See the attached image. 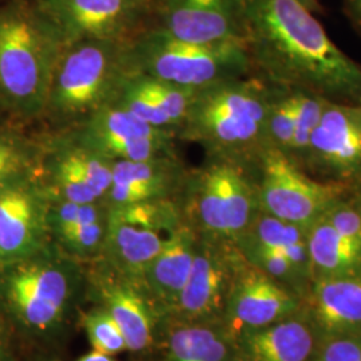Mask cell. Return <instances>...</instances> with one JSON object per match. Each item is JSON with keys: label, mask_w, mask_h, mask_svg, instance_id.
Returning <instances> with one entry per match:
<instances>
[{"label": "cell", "mask_w": 361, "mask_h": 361, "mask_svg": "<svg viewBox=\"0 0 361 361\" xmlns=\"http://www.w3.org/2000/svg\"><path fill=\"white\" fill-rule=\"evenodd\" d=\"M246 43L273 82L331 98H361V67L300 0H245Z\"/></svg>", "instance_id": "obj_1"}, {"label": "cell", "mask_w": 361, "mask_h": 361, "mask_svg": "<svg viewBox=\"0 0 361 361\" xmlns=\"http://www.w3.org/2000/svg\"><path fill=\"white\" fill-rule=\"evenodd\" d=\"M274 92L255 79L233 78L195 91L183 135L224 158L267 146V118Z\"/></svg>", "instance_id": "obj_2"}, {"label": "cell", "mask_w": 361, "mask_h": 361, "mask_svg": "<svg viewBox=\"0 0 361 361\" xmlns=\"http://www.w3.org/2000/svg\"><path fill=\"white\" fill-rule=\"evenodd\" d=\"M62 44L35 8H0V95L16 113L46 110Z\"/></svg>", "instance_id": "obj_3"}, {"label": "cell", "mask_w": 361, "mask_h": 361, "mask_svg": "<svg viewBox=\"0 0 361 361\" xmlns=\"http://www.w3.org/2000/svg\"><path fill=\"white\" fill-rule=\"evenodd\" d=\"M125 58L129 74L201 90L241 77L250 55L244 40L193 43L173 38L155 28L126 43Z\"/></svg>", "instance_id": "obj_4"}, {"label": "cell", "mask_w": 361, "mask_h": 361, "mask_svg": "<svg viewBox=\"0 0 361 361\" xmlns=\"http://www.w3.org/2000/svg\"><path fill=\"white\" fill-rule=\"evenodd\" d=\"M126 42L82 40L59 52L46 109L59 119H86L113 104L128 73Z\"/></svg>", "instance_id": "obj_5"}, {"label": "cell", "mask_w": 361, "mask_h": 361, "mask_svg": "<svg viewBox=\"0 0 361 361\" xmlns=\"http://www.w3.org/2000/svg\"><path fill=\"white\" fill-rule=\"evenodd\" d=\"M258 198L267 214L308 231L340 197L335 183L310 178L289 155L264 146L259 150Z\"/></svg>", "instance_id": "obj_6"}, {"label": "cell", "mask_w": 361, "mask_h": 361, "mask_svg": "<svg viewBox=\"0 0 361 361\" xmlns=\"http://www.w3.org/2000/svg\"><path fill=\"white\" fill-rule=\"evenodd\" d=\"M149 6L150 0H37L34 8L66 47L82 40L125 42Z\"/></svg>", "instance_id": "obj_7"}, {"label": "cell", "mask_w": 361, "mask_h": 361, "mask_svg": "<svg viewBox=\"0 0 361 361\" xmlns=\"http://www.w3.org/2000/svg\"><path fill=\"white\" fill-rule=\"evenodd\" d=\"M174 207L146 201L111 207L104 240L113 258L131 271H146L159 252L178 231Z\"/></svg>", "instance_id": "obj_8"}, {"label": "cell", "mask_w": 361, "mask_h": 361, "mask_svg": "<svg viewBox=\"0 0 361 361\" xmlns=\"http://www.w3.org/2000/svg\"><path fill=\"white\" fill-rule=\"evenodd\" d=\"M256 193L243 168L224 158L202 170L197 180V210L209 232L232 237L252 224Z\"/></svg>", "instance_id": "obj_9"}, {"label": "cell", "mask_w": 361, "mask_h": 361, "mask_svg": "<svg viewBox=\"0 0 361 361\" xmlns=\"http://www.w3.org/2000/svg\"><path fill=\"white\" fill-rule=\"evenodd\" d=\"M166 129H158L114 104H106L85 119L79 146L106 159L147 161L168 157Z\"/></svg>", "instance_id": "obj_10"}, {"label": "cell", "mask_w": 361, "mask_h": 361, "mask_svg": "<svg viewBox=\"0 0 361 361\" xmlns=\"http://www.w3.org/2000/svg\"><path fill=\"white\" fill-rule=\"evenodd\" d=\"M161 31L193 43L246 42L245 0H158Z\"/></svg>", "instance_id": "obj_11"}, {"label": "cell", "mask_w": 361, "mask_h": 361, "mask_svg": "<svg viewBox=\"0 0 361 361\" xmlns=\"http://www.w3.org/2000/svg\"><path fill=\"white\" fill-rule=\"evenodd\" d=\"M308 166L337 180L361 176V104L329 101L302 158Z\"/></svg>", "instance_id": "obj_12"}, {"label": "cell", "mask_w": 361, "mask_h": 361, "mask_svg": "<svg viewBox=\"0 0 361 361\" xmlns=\"http://www.w3.org/2000/svg\"><path fill=\"white\" fill-rule=\"evenodd\" d=\"M68 292L65 274L51 267L30 265L13 271L8 297L28 325L47 328L61 316Z\"/></svg>", "instance_id": "obj_13"}, {"label": "cell", "mask_w": 361, "mask_h": 361, "mask_svg": "<svg viewBox=\"0 0 361 361\" xmlns=\"http://www.w3.org/2000/svg\"><path fill=\"white\" fill-rule=\"evenodd\" d=\"M40 210L25 186L0 188V258L25 257L38 245Z\"/></svg>", "instance_id": "obj_14"}, {"label": "cell", "mask_w": 361, "mask_h": 361, "mask_svg": "<svg viewBox=\"0 0 361 361\" xmlns=\"http://www.w3.org/2000/svg\"><path fill=\"white\" fill-rule=\"evenodd\" d=\"M177 169L170 157L116 161L113 162V182L107 195L113 207L154 201L168 192L177 177Z\"/></svg>", "instance_id": "obj_15"}, {"label": "cell", "mask_w": 361, "mask_h": 361, "mask_svg": "<svg viewBox=\"0 0 361 361\" xmlns=\"http://www.w3.org/2000/svg\"><path fill=\"white\" fill-rule=\"evenodd\" d=\"M313 308L329 332L361 335V280L324 277L313 289Z\"/></svg>", "instance_id": "obj_16"}, {"label": "cell", "mask_w": 361, "mask_h": 361, "mask_svg": "<svg viewBox=\"0 0 361 361\" xmlns=\"http://www.w3.org/2000/svg\"><path fill=\"white\" fill-rule=\"evenodd\" d=\"M295 310V301L281 288L259 273L240 283L234 300V319L246 326H265Z\"/></svg>", "instance_id": "obj_17"}, {"label": "cell", "mask_w": 361, "mask_h": 361, "mask_svg": "<svg viewBox=\"0 0 361 361\" xmlns=\"http://www.w3.org/2000/svg\"><path fill=\"white\" fill-rule=\"evenodd\" d=\"M197 246L192 232L180 226L146 269L150 284L164 298H177L193 268Z\"/></svg>", "instance_id": "obj_18"}, {"label": "cell", "mask_w": 361, "mask_h": 361, "mask_svg": "<svg viewBox=\"0 0 361 361\" xmlns=\"http://www.w3.org/2000/svg\"><path fill=\"white\" fill-rule=\"evenodd\" d=\"M310 265L325 277H343L361 264V250L343 238L323 216L307 231Z\"/></svg>", "instance_id": "obj_19"}, {"label": "cell", "mask_w": 361, "mask_h": 361, "mask_svg": "<svg viewBox=\"0 0 361 361\" xmlns=\"http://www.w3.org/2000/svg\"><path fill=\"white\" fill-rule=\"evenodd\" d=\"M224 271L217 256L209 250H195L193 268L177 297L180 308L190 314H205L219 302Z\"/></svg>", "instance_id": "obj_20"}, {"label": "cell", "mask_w": 361, "mask_h": 361, "mask_svg": "<svg viewBox=\"0 0 361 361\" xmlns=\"http://www.w3.org/2000/svg\"><path fill=\"white\" fill-rule=\"evenodd\" d=\"M313 348L310 329L297 322H285L249 338L256 361H305Z\"/></svg>", "instance_id": "obj_21"}, {"label": "cell", "mask_w": 361, "mask_h": 361, "mask_svg": "<svg viewBox=\"0 0 361 361\" xmlns=\"http://www.w3.org/2000/svg\"><path fill=\"white\" fill-rule=\"evenodd\" d=\"M110 316L125 338L126 348L138 352L152 341V323L142 300L125 288H111L106 292Z\"/></svg>", "instance_id": "obj_22"}, {"label": "cell", "mask_w": 361, "mask_h": 361, "mask_svg": "<svg viewBox=\"0 0 361 361\" xmlns=\"http://www.w3.org/2000/svg\"><path fill=\"white\" fill-rule=\"evenodd\" d=\"M289 97L293 110L295 133L288 155L297 162V158L302 159L307 153L310 137L317 128L324 110L331 99L308 91L293 90V92H289Z\"/></svg>", "instance_id": "obj_23"}, {"label": "cell", "mask_w": 361, "mask_h": 361, "mask_svg": "<svg viewBox=\"0 0 361 361\" xmlns=\"http://www.w3.org/2000/svg\"><path fill=\"white\" fill-rule=\"evenodd\" d=\"M226 348L207 328H183L170 338L171 361H224Z\"/></svg>", "instance_id": "obj_24"}, {"label": "cell", "mask_w": 361, "mask_h": 361, "mask_svg": "<svg viewBox=\"0 0 361 361\" xmlns=\"http://www.w3.org/2000/svg\"><path fill=\"white\" fill-rule=\"evenodd\" d=\"M140 79L143 90L149 92L158 106L169 116L171 126L182 125L197 90L183 89L168 82L134 74Z\"/></svg>", "instance_id": "obj_25"}, {"label": "cell", "mask_w": 361, "mask_h": 361, "mask_svg": "<svg viewBox=\"0 0 361 361\" xmlns=\"http://www.w3.org/2000/svg\"><path fill=\"white\" fill-rule=\"evenodd\" d=\"M295 133L293 110L289 92L274 95L267 118V145L289 154Z\"/></svg>", "instance_id": "obj_26"}, {"label": "cell", "mask_w": 361, "mask_h": 361, "mask_svg": "<svg viewBox=\"0 0 361 361\" xmlns=\"http://www.w3.org/2000/svg\"><path fill=\"white\" fill-rule=\"evenodd\" d=\"M253 241L284 252L290 246L305 243L307 231L265 213L256 221Z\"/></svg>", "instance_id": "obj_27"}, {"label": "cell", "mask_w": 361, "mask_h": 361, "mask_svg": "<svg viewBox=\"0 0 361 361\" xmlns=\"http://www.w3.org/2000/svg\"><path fill=\"white\" fill-rule=\"evenodd\" d=\"M83 324L94 350L114 356L128 349L123 336L109 312H92L85 317Z\"/></svg>", "instance_id": "obj_28"}, {"label": "cell", "mask_w": 361, "mask_h": 361, "mask_svg": "<svg viewBox=\"0 0 361 361\" xmlns=\"http://www.w3.org/2000/svg\"><path fill=\"white\" fill-rule=\"evenodd\" d=\"M52 174L59 192L67 201L83 205L99 200L82 174L61 153L52 164Z\"/></svg>", "instance_id": "obj_29"}, {"label": "cell", "mask_w": 361, "mask_h": 361, "mask_svg": "<svg viewBox=\"0 0 361 361\" xmlns=\"http://www.w3.org/2000/svg\"><path fill=\"white\" fill-rule=\"evenodd\" d=\"M336 232L361 250V209L340 198L323 214Z\"/></svg>", "instance_id": "obj_30"}, {"label": "cell", "mask_w": 361, "mask_h": 361, "mask_svg": "<svg viewBox=\"0 0 361 361\" xmlns=\"http://www.w3.org/2000/svg\"><path fill=\"white\" fill-rule=\"evenodd\" d=\"M253 241V240H252ZM252 252L258 264L262 267L264 271L276 277H290L297 273L290 261L285 257L281 250L273 249L269 246L261 245L256 241L252 243Z\"/></svg>", "instance_id": "obj_31"}, {"label": "cell", "mask_w": 361, "mask_h": 361, "mask_svg": "<svg viewBox=\"0 0 361 361\" xmlns=\"http://www.w3.org/2000/svg\"><path fill=\"white\" fill-rule=\"evenodd\" d=\"M106 234V226L102 219L90 224L79 225L77 228L62 234L67 244L78 252H91L98 247Z\"/></svg>", "instance_id": "obj_32"}, {"label": "cell", "mask_w": 361, "mask_h": 361, "mask_svg": "<svg viewBox=\"0 0 361 361\" xmlns=\"http://www.w3.org/2000/svg\"><path fill=\"white\" fill-rule=\"evenodd\" d=\"M25 165V154L16 143L0 137V188Z\"/></svg>", "instance_id": "obj_33"}, {"label": "cell", "mask_w": 361, "mask_h": 361, "mask_svg": "<svg viewBox=\"0 0 361 361\" xmlns=\"http://www.w3.org/2000/svg\"><path fill=\"white\" fill-rule=\"evenodd\" d=\"M319 361H361V344L355 340H337L324 349Z\"/></svg>", "instance_id": "obj_34"}, {"label": "cell", "mask_w": 361, "mask_h": 361, "mask_svg": "<svg viewBox=\"0 0 361 361\" xmlns=\"http://www.w3.org/2000/svg\"><path fill=\"white\" fill-rule=\"evenodd\" d=\"M347 6L353 20L361 28V0H347Z\"/></svg>", "instance_id": "obj_35"}, {"label": "cell", "mask_w": 361, "mask_h": 361, "mask_svg": "<svg viewBox=\"0 0 361 361\" xmlns=\"http://www.w3.org/2000/svg\"><path fill=\"white\" fill-rule=\"evenodd\" d=\"M77 361H116L113 359V356L110 355H106L102 352H98V350H92L90 353L82 356L80 359H78Z\"/></svg>", "instance_id": "obj_36"}, {"label": "cell", "mask_w": 361, "mask_h": 361, "mask_svg": "<svg viewBox=\"0 0 361 361\" xmlns=\"http://www.w3.org/2000/svg\"><path fill=\"white\" fill-rule=\"evenodd\" d=\"M300 1L310 11H317L319 10V0H300Z\"/></svg>", "instance_id": "obj_37"}, {"label": "cell", "mask_w": 361, "mask_h": 361, "mask_svg": "<svg viewBox=\"0 0 361 361\" xmlns=\"http://www.w3.org/2000/svg\"><path fill=\"white\" fill-rule=\"evenodd\" d=\"M359 180H361V176H360V178H359Z\"/></svg>", "instance_id": "obj_38"}]
</instances>
